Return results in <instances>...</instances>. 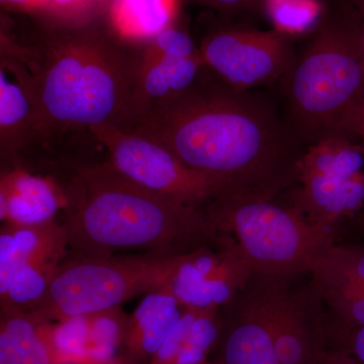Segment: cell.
Here are the masks:
<instances>
[{
	"instance_id": "cell-34",
	"label": "cell",
	"mask_w": 364,
	"mask_h": 364,
	"mask_svg": "<svg viewBox=\"0 0 364 364\" xmlns=\"http://www.w3.org/2000/svg\"><path fill=\"white\" fill-rule=\"evenodd\" d=\"M195 364H222V363H220V361H218V363H212V361L205 360V361H203V363H195Z\"/></svg>"
},
{
	"instance_id": "cell-26",
	"label": "cell",
	"mask_w": 364,
	"mask_h": 364,
	"mask_svg": "<svg viewBox=\"0 0 364 364\" xmlns=\"http://www.w3.org/2000/svg\"><path fill=\"white\" fill-rule=\"evenodd\" d=\"M198 308L184 306L183 313L181 318L168 335L166 340L163 342L161 347L150 359L148 364H173L176 356L178 355L182 347L188 340L189 330L193 324Z\"/></svg>"
},
{
	"instance_id": "cell-2",
	"label": "cell",
	"mask_w": 364,
	"mask_h": 364,
	"mask_svg": "<svg viewBox=\"0 0 364 364\" xmlns=\"http://www.w3.org/2000/svg\"><path fill=\"white\" fill-rule=\"evenodd\" d=\"M1 53L30 71L47 154H63L95 127H130L139 48L119 40L104 18L78 28L43 26L31 42L2 32Z\"/></svg>"
},
{
	"instance_id": "cell-22",
	"label": "cell",
	"mask_w": 364,
	"mask_h": 364,
	"mask_svg": "<svg viewBox=\"0 0 364 364\" xmlns=\"http://www.w3.org/2000/svg\"><path fill=\"white\" fill-rule=\"evenodd\" d=\"M129 318L119 306L88 316L90 336L86 347L88 358L97 361L114 360V352L124 345Z\"/></svg>"
},
{
	"instance_id": "cell-33",
	"label": "cell",
	"mask_w": 364,
	"mask_h": 364,
	"mask_svg": "<svg viewBox=\"0 0 364 364\" xmlns=\"http://www.w3.org/2000/svg\"><path fill=\"white\" fill-rule=\"evenodd\" d=\"M48 0H33V9L32 14H36V16H38L40 11H42L43 7H44L46 2Z\"/></svg>"
},
{
	"instance_id": "cell-25",
	"label": "cell",
	"mask_w": 364,
	"mask_h": 364,
	"mask_svg": "<svg viewBox=\"0 0 364 364\" xmlns=\"http://www.w3.org/2000/svg\"><path fill=\"white\" fill-rule=\"evenodd\" d=\"M223 327L221 308L198 309L184 345L208 358L221 342Z\"/></svg>"
},
{
	"instance_id": "cell-21",
	"label": "cell",
	"mask_w": 364,
	"mask_h": 364,
	"mask_svg": "<svg viewBox=\"0 0 364 364\" xmlns=\"http://www.w3.org/2000/svg\"><path fill=\"white\" fill-rule=\"evenodd\" d=\"M263 6L275 31L287 37L315 30L324 16L318 0H263Z\"/></svg>"
},
{
	"instance_id": "cell-14",
	"label": "cell",
	"mask_w": 364,
	"mask_h": 364,
	"mask_svg": "<svg viewBox=\"0 0 364 364\" xmlns=\"http://www.w3.org/2000/svg\"><path fill=\"white\" fill-rule=\"evenodd\" d=\"M68 248L65 225L56 219L37 225L4 223L0 231V296L21 268L55 273Z\"/></svg>"
},
{
	"instance_id": "cell-1",
	"label": "cell",
	"mask_w": 364,
	"mask_h": 364,
	"mask_svg": "<svg viewBox=\"0 0 364 364\" xmlns=\"http://www.w3.org/2000/svg\"><path fill=\"white\" fill-rule=\"evenodd\" d=\"M127 131L164 146L230 195L265 200L296 186L306 150L272 102L229 90L208 71L200 85L158 105Z\"/></svg>"
},
{
	"instance_id": "cell-27",
	"label": "cell",
	"mask_w": 364,
	"mask_h": 364,
	"mask_svg": "<svg viewBox=\"0 0 364 364\" xmlns=\"http://www.w3.org/2000/svg\"><path fill=\"white\" fill-rule=\"evenodd\" d=\"M329 349H338L364 363V325L349 330L328 329Z\"/></svg>"
},
{
	"instance_id": "cell-15",
	"label": "cell",
	"mask_w": 364,
	"mask_h": 364,
	"mask_svg": "<svg viewBox=\"0 0 364 364\" xmlns=\"http://www.w3.org/2000/svg\"><path fill=\"white\" fill-rule=\"evenodd\" d=\"M67 186L54 176L33 173L25 168L2 169L0 181V218L14 225H37L53 221L67 210Z\"/></svg>"
},
{
	"instance_id": "cell-10",
	"label": "cell",
	"mask_w": 364,
	"mask_h": 364,
	"mask_svg": "<svg viewBox=\"0 0 364 364\" xmlns=\"http://www.w3.org/2000/svg\"><path fill=\"white\" fill-rule=\"evenodd\" d=\"M293 277L268 279V311L282 364H323L329 350L328 312L314 282L296 287Z\"/></svg>"
},
{
	"instance_id": "cell-12",
	"label": "cell",
	"mask_w": 364,
	"mask_h": 364,
	"mask_svg": "<svg viewBox=\"0 0 364 364\" xmlns=\"http://www.w3.org/2000/svg\"><path fill=\"white\" fill-rule=\"evenodd\" d=\"M222 364H282L268 311V279L253 273L246 287L222 306Z\"/></svg>"
},
{
	"instance_id": "cell-29",
	"label": "cell",
	"mask_w": 364,
	"mask_h": 364,
	"mask_svg": "<svg viewBox=\"0 0 364 364\" xmlns=\"http://www.w3.org/2000/svg\"><path fill=\"white\" fill-rule=\"evenodd\" d=\"M323 364H364L358 360V359L352 358L349 354L338 350V349H329Z\"/></svg>"
},
{
	"instance_id": "cell-31",
	"label": "cell",
	"mask_w": 364,
	"mask_h": 364,
	"mask_svg": "<svg viewBox=\"0 0 364 364\" xmlns=\"http://www.w3.org/2000/svg\"><path fill=\"white\" fill-rule=\"evenodd\" d=\"M349 226L364 241V205L360 210L348 221Z\"/></svg>"
},
{
	"instance_id": "cell-19",
	"label": "cell",
	"mask_w": 364,
	"mask_h": 364,
	"mask_svg": "<svg viewBox=\"0 0 364 364\" xmlns=\"http://www.w3.org/2000/svg\"><path fill=\"white\" fill-rule=\"evenodd\" d=\"M181 0H111L104 20L109 30L141 48L177 23Z\"/></svg>"
},
{
	"instance_id": "cell-36",
	"label": "cell",
	"mask_w": 364,
	"mask_h": 364,
	"mask_svg": "<svg viewBox=\"0 0 364 364\" xmlns=\"http://www.w3.org/2000/svg\"><path fill=\"white\" fill-rule=\"evenodd\" d=\"M363 50H364V20H363Z\"/></svg>"
},
{
	"instance_id": "cell-7",
	"label": "cell",
	"mask_w": 364,
	"mask_h": 364,
	"mask_svg": "<svg viewBox=\"0 0 364 364\" xmlns=\"http://www.w3.org/2000/svg\"><path fill=\"white\" fill-rule=\"evenodd\" d=\"M287 205L320 226L341 229L364 205V146L331 140L308 148Z\"/></svg>"
},
{
	"instance_id": "cell-20",
	"label": "cell",
	"mask_w": 364,
	"mask_h": 364,
	"mask_svg": "<svg viewBox=\"0 0 364 364\" xmlns=\"http://www.w3.org/2000/svg\"><path fill=\"white\" fill-rule=\"evenodd\" d=\"M314 282L328 308V329L349 330L364 325L363 286Z\"/></svg>"
},
{
	"instance_id": "cell-18",
	"label": "cell",
	"mask_w": 364,
	"mask_h": 364,
	"mask_svg": "<svg viewBox=\"0 0 364 364\" xmlns=\"http://www.w3.org/2000/svg\"><path fill=\"white\" fill-rule=\"evenodd\" d=\"M0 315V364H58L51 322L21 311Z\"/></svg>"
},
{
	"instance_id": "cell-24",
	"label": "cell",
	"mask_w": 364,
	"mask_h": 364,
	"mask_svg": "<svg viewBox=\"0 0 364 364\" xmlns=\"http://www.w3.org/2000/svg\"><path fill=\"white\" fill-rule=\"evenodd\" d=\"M111 0H48L38 16L43 26L78 28L105 18Z\"/></svg>"
},
{
	"instance_id": "cell-35",
	"label": "cell",
	"mask_w": 364,
	"mask_h": 364,
	"mask_svg": "<svg viewBox=\"0 0 364 364\" xmlns=\"http://www.w3.org/2000/svg\"><path fill=\"white\" fill-rule=\"evenodd\" d=\"M361 144L364 146V129L363 132V135H361Z\"/></svg>"
},
{
	"instance_id": "cell-11",
	"label": "cell",
	"mask_w": 364,
	"mask_h": 364,
	"mask_svg": "<svg viewBox=\"0 0 364 364\" xmlns=\"http://www.w3.org/2000/svg\"><path fill=\"white\" fill-rule=\"evenodd\" d=\"M252 274L226 236L220 246H205L184 255L168 287L182 306L222 308L240 293Z\"/></svg>"
},
{
	"instance_id": "cell-32",
	"label": "cell",
	"mask_w": 364,
	"mask_h": 364,
	"mask_svg": "<svg viewBox=\"0 0 364 364\" xmlns=\"http://www.w3.org/2000/svg\"><path fill=\"white\" fill-rule=\"evenodd\" d=\"M346 1L358 11L364 20V0H346Z\"/></svg>"
},
{
	"instance_id": "cell-16",
	"label": "cell",
	"mask_w": 364,
	"mask_h": 364,
	"mask_svg": "<svg viewBox=\"0 0 364 364\" xmlns=\"http://www.w3.org/2000/svg\"><path fill=\"white\" fill-rule=\"evenodd\" d=\"M205 74L207 69L200 54L193 57L156 56L139 48L133 116L129 129L158 105L195 88Z\"/></svg>"
},
{
	"instance_id": "cell-8",
	"label": "cell",
	"mask_w": 364,
	"mask_h": 364,
	"mask_svg": "<svg viewBox=\"0 0 364 364\" xmlns=\"http://www.w3.org/2000/svg\"><path fill=\"white\" fill-rule=\"evenodd\" d=\"M90 133L107 153L105 160L119 173L159 195L200 208L230 195L222 183L189 168L149 138L112 126L95 127Z\"/></svg>"
},
{
	"instance_id": "cell-6",
	"label": "cell",
	"mask_w": 364,
	"mask_h": 364,
	"mask_svg": "<svg viewBox=\"0 0 364 364\" xmlns=\"http://www.w3.org/2000/svg\"><path fill=\"white\" fill-rule=\"evenodd\" d=\"M183 256L143 252L65 258L42 303L31 313L52 323L119 308L132 298L166 287Z\"/></svg>"
},
{
	"instance_id": "cell-28",
	"label": "cell",
	"mask_w": 364,
	"mask_h": 364,
	"mask_svg": "<svg viewBox=\"0 0 364 364\" xmlns=\"http://www.w3.org/2000/svg\"><path fill=\"white\" fill-rule=\"evenodd\" d=\"M196 4L224 14L239 13L250 9L263 0H193Z\"/></svg>"
},
{
	"instance_id": "cell-9",
	"label": "cell",
	"mask_w": 364,
	"mask_h": 364,
	"mask_svg": "<svg viewBox=\"0 0 364 364\" xmlns=\"http://www.w3.org/2000/svg\"><path fill=\"white\" fill-rule=\"evenodd\" d=\"M196 43L212 78L238 92L284 80L296 57L287 36L275 30L215 23Z\"/></svg>"
},
{
	"instance_id": "cell-4",
	"label": "cell",
	"mask_w": 364,
	"mask_h": 364,
	"mask_svg": "<svg viewBox=\"0 0 364 364\" xmlns=\"http://www.w3.org/2000/svg\"><path fill=\"white\" fill-rule=\"evenodd\" d=\"M363 18L344 0L323 16L284 78L282 119L308 149L331 140L361 143L364 129Z\"/></svg>"
},
{
	"instance_id": "cell-5",
	"label": "cell",
	"mask_w": 364,
	"mask_h": 364,
	"mask_svg": "<svg viewBox=\"0 0 364 364\" xmlns=\"http://www.w3.org/2000/svg\"><path fill=\"white\" fill-rule=\"evenodd\" d=\"M253 273L270 277L309 274L337 243L340 229L320 226L275 200L227 195L205 208Z\"/></svg>"
},
{
	"instance_id": "cell-30",
	"label": "cell",
	"mask_w": 364,
	"mask_h": 364,
	"mask_svg": "<svg viewBox=\"0 0 364 364\" xmlns=\"http://www.w3.org/2000/svg\"><path fill=\"white\" fill-rule=\"evenodd\" d=\"M4 9L11 11L32 14L33 9V0H1Z\"/></svg>"
},
{
	"instance_id": "cell-17",
	"label": "cell",
	"mask_w": 364,
	"mask_h": 364,
	"mask_svg": "<svg viewBox=\"0 0 364 364\" xmlns=\"http://www.w3.org/2000/svg\"><path fill=\"white\" fill-rule=\"evenodd\" d=\"M183 310L168 284L146 294L129 318L123 345L128 361L133 363L152 358L176 327Z\"/></svg>"
},
{
	"instance_id": "cell-23",
	"label": "cell",
	"mask_w": 364,
	"mask_h": 364,
	"mask_svg": "<svg viewBox=\"0 0 364 364\" xmlns=\"http://www.w3.org/2000/svg\"><path fill=\"white\" fill-rule=\"evenodd\" d=\"M320 282H346L364 287V245L335 244L311 272Z\"/></svg>"
},
{
	"instance_id": "cell-3",
	"label": "cell",
	"mask_w": 364,
	"mask_h": 364,
	"mask_svg": "<svg viewBox=\"0 0 364 364\" xmlns=\"http://www.w3.org/2000/svg\"><path fill=\"white\" fill-rule=\"evenodd\" d=\"M65 225L74 255L105 257L142 250L183 256L226 238L203 208L184 205L139 186L107 160L72 163Z\"/></svg>"
},
{
	"instance_id": "cell-13",
	"label": "cell",
	"mask_w": 364,
	"mask_h": 364,
	"mask_svg": "<svg viewBox=\"0 0 364 364\" xmlns=\"http://www.w3.org/2000/svg\"><path fill=\"white\" fill-rule=\"evenodd\" d=\"M41 148L39 112L32 76L25 62L1 53L0 152L2 166L16 168Z\"/></svg>"
}]
</instances>
